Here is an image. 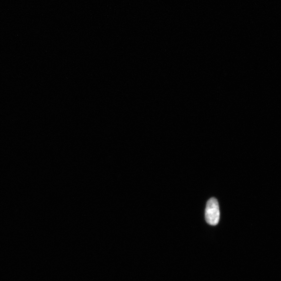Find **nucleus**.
Instances as JSON below:
<instances>
[{
  "label": "nucleus",
  "mask_w": 281,
  "mask_h": 281,
  "mask_svg": "<svg viewBox=\"0 0 281 281\" xmlns=\"http://www.w3.org/2000/svg\"><path fill=\"white\" fill-rule=\"evenodd\" d=\"M205 219L211 226H216L220 219V211L218 200L214 197L207 202L205 210Z\"/></svg>",
  "instance_id": "obj_1"
}]
</instances>
